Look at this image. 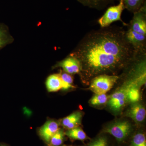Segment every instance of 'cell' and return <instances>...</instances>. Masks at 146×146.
<instances>
[{
  "mask_svg": "<svg viewBox=\"0 0 146 146\" xmlns=\"http://www.w3.org/2000/svg\"><path fill=\"white\" fill-rule=\"evenodd\" d=\"M87 33L70 54L80 62L84 80L116 73L134 61L140 52L129 43L125 31L108 27Z\"/></svg>",
  "mask_w": 146,
  "mask_h": 146,
  "instance_id": "obj_1",
  "label": "cell"
},
{
  "mask_svg": "<svg viewBox=\"0 0 146 146\" xmlns=\"http://www.w3.org/2000/svg\"><path fill=\"white\" fill-rule=\"evenodd\" d=\"M138 78V76L136 75L133 78L126 82L121 88L112 94L108 102V105L110 109L115 112H119L121 110L127 101L129 89Z\"/></svg>",
  "mask_w": 146,
  "mask_h": 146,
  "instance_id": "obj_2",
  "label": "cell"
},
{
  "mask_svg": "<svg viewBox=\"0 0 146 146\" xmlns=\"http://www.w3.org/2000/svg\"><path fill=\"white\" fill-rule=\"evenodd\" d=\"M119 79V76L101 74L91 80L89 89L96 94H106L109 91Z\"/></svg>",
  "mask_w": 146,
  "mask_h": 146,
  "instance_id": "obj_3",
  "label": "cell"
},
{
  "mask_svg": "<svg viewBox=\"0 0 146 146\" xmlns=\"http://www.w3.org/2000/svg\"><path fill=\"white\" fill-rule=\"evenodd\" d=\"M125 9L122 0H120L117 5L111 6L108 9L104 14L99 18L98 23L102 28L110 26L114 22L120 21L125 26L127 24L123 22L121 18L123 11Z\"/></svg>",
  "mask_w": 146,
  "mask_h": 146,
  "instance_id": "obj_4",
  "label": "cell"
},
{
  "mask_svg": "<svg viewBox=\"0 0 146 146\" xmlns=\"http://www.w3.org/2000/svg\"><path fill=\"white\" fill-rule=\"evenodd\" d=\"M131 125L127 121L115 122L107 126L103 132L108 133L114 136L119 143L125 141L130 134Z\"/></svg>",
  "mask_w": 146,
  "mask_h": 146,
  "instance_id": "obj_5",
  "label": "cell"
},
{
  "mask_svg": "<svg viewBox=\"0 0 146 146\" xmlns=\"http://www.w3.org/2000/svg\"><path fill=\"white\" fill-rule=\"evenodd\" d=\"M128 28L146 35V5L145 3L138 11L133 13V16Z\"/></svg>",
  "mask_w": 146,
  "mask_h": 146,
  "instance_id": "obj_6",
  "label": "cell"
},
{
  "mask_svg": "<svg viewBox=\"0 0 146 146\" xmlns=\"http://www.w3.org/2000/svg\"><path fill=\"white\" fill-rule=\"evenodd\" d=\"M126 39L138 52H146V35L140 34L130 29L125 31Z\"/></svg>",
  "mask_w": 146,
  "mask_h": 146,
  "instance_id": "obj_7",
  "label": "cell"
},
{
  "mask_svg": "<svg viewBox=\"0 0 146 146\" xmlns=\"http://www.w3.org/2000/svg\"><path fill=\"white\" fill-rule=\"evenodd\" d=\"M61 68L65 72L72 75L80 74L81 72V66L78 59L69 54L66 58L58 62L54 68Z\"/></svg>",
  "mask_w": 146,
  "mask_h": 146,
  "instance_id": "obj_8",
  "label": "cell"
},
{
  "mask_svg": "<svg viewBox=\"0 0 146 146\" xmlns=\"http://www.w3.org/2000/svg\"><path fill=\"white\" fill-rule=\"evenodd\" d=\"M59 129V125L57 122L49 120L39 129V135L44 141L49 143L51 138Z\"/></svg>",
  "mask_w": 146,
  "mask_h": 146,
  "instance_id": "obj_9",
  "label": "cell"
},
{
  "mask_svg": "<svg viewBox=\"0 0 146 146\" xmlns=\"http://www.w3.org/2000/svg\"><path fill=\"white\" fill-rule=\"evenodd\" d=\"M127 116L137 123L143 122L145 118L146 111L143 105L135 103L132 105L126 113Z\"/></svg>",
  "mask_w": 146,
  "mask_h": 146,
  "instance_id": "obj_10",
  "label": "cell"
},
{
  "mask_svg": "<svg viewBox=\"0 0 146 146\" xmlns=\"http://www.w3.org/2000/svg\"><path fill=\"white\" fill-rule=\"evenodd\" d=\"M82 113L81 112H76L64 118L62 121V125L68 129L78 127L81 123Z\"/></svg>",
  "mask_w": 146,
  "mask_h": 146,
  "instance_id": "obj_11",
  "label": "cell"
},
{
  "mask_svg": "<svg viewBox=\"0 0 146 146\" xmlns=\"http://www.w3.org/2000/svg\"><path fill=\"white\" fill-rule=\"evenodd\" d=\"M46 84L49 92H56L63 89V82L59 74L49 76L46 80Z\"/></svg>",
  "mask_w": 146,
  "mask_h": 146,
  "instance_id": "obj_12",
  "label": "cell"
},
{
  "mask_svg": "<svg viewBox=\"0 0 146 146\" xmlns=\"http://www.w3.org/2000/svg\"><path fill=\"white\" fill-rule=\"evenodd\" d=\"M14 39L10 34L8 27L0 23V50L5 47L13 43Z\"/></svg>",
  "mask_w": 146,
  "mask_h": 146,
  "instance_id": "obj_13",
  "label": "cell"
},
{
  "mask_svg": "<svg viewBox=\"0 0 146 146\" xmlns=\"http://www.w3.org/2000/svg\"><path fill=\"white\" fill-rule=\"evenodd\" d=\"M79 2L85 6L100 10L105 8L114 0H77Z\"/></svg>",
  "mask_w": 146,
  "mask_h": 146,
  "instance_id": "obj_14",
  "label": "cell"
},
{
  "mask_svg": "<svg viewBox=\"0 0 146 146\" xmlns=\"http://www.w3.org/2000/svg\"><path fill=\"white\" fill-rule=\"evenodd\" d=\"M65 133V135L72 140L83 141L89 139L84 131L78 127L68 129Z\"/></svg>",
  "mask_w": 146,
  "mask_h": 146,
  "instance_id": "obj_15",
  "label": "cell"
},
{
  "mask_svg": "<svg viewBox=\"0 0 146 146\" xmlns=\"http://www.w3.org/2000/svg\"><path fill=\"white\" fill-rule=\"evenodd\" d=\"M125 8L133 13L146 3V0H122Z\"/></svg>",
  "mask_w": 146,
  "mask_h": 146,
  "instance_id": "obj_16",
  "label": "cell"
},
{
  "mask_svg": "<svg viewBox=\"0 0 146 146\" xmlns=\"http://www.w3.org/2000/svg\"><path fill=\"white\" fill-rule=\"evenodd\" d=\"M63 82V90H68L69 89L75 88L73 85L74 80L72 75L65 72L64 71L61 70L59 73Z\"/></svg>",
  "mask_w": 146,
  "mask_h": 146,
  "instance_id": "obj_17",
  "label": "cell"
},
{
  "mask_svg": "<svg viewBox=\"0 0 146 146\" xmlns=\"http://www.w3.org/2000/svg\"><path fill=\"white\" fill-rule=\"evenodd\" d=\"M65 133L63 130L59 129L51 138L49 143L50 146H60L64 141Z\"/></svg>",
  "mask_w": 146,
  "mask_h": 146,
  "instance_id": "obj_18",
  "label": "cell"
},
{
  "mask_svg": "<svg viewBox=\"0 0 146 146\" xmlns=\"http://www.w3.org/2000/svg\"><path fill=\"white\" fill-rule=\"evenodd\" d=\"M108 98L106 94H96L90 100V104L99 106L105 104L108 101Z\"/></svg>",
  "mask_w": 146,
  "mask_h": 146,
  "instance_id": "obj_19",
  "label": "cell"
},
{
  "mask_svg": "<svg viewBox=\"0 0 146 146\" xmlns=\"http://www.w3.org/2000/svg\"><path fill=\"white\" fill-rule=\"evenodd\" d=\"M131 146H146L145 136L144 133H138L133 136Z\"/></svg>",
  "mask_w": 146,
  "mask_h": 146,
  "instance_id": "obj_20",
  "label": "cell"
},
{
  "mask_svg": "<svg viewBox=\"0 0 146 146\" xmlns=\"http://www.w3.org/2000/svg\"><path fill=\"white\" fill-rule=\"evenodd\" d=\"M86 146H108V141L105 136H101L91 141Z\"/></svg>",
  "mask_w": 146,
  "mask_h": 146,
  "instance_id": "obj_21",
  "label": "cell"
},
{
  "mask_svg": "<svg viewBox=\"0 0 146 146\" xmlns=\"http://www.w3.org/2000/svg\"></svg>",
  "mask_w": 146,
  "mask_h": 146,
  "instance_id": "obj_22",
  "label": "cell"
}]
</instances>
